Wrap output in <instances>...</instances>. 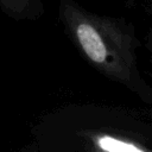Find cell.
I'll use <instances>...</instances> for the list:
<instances>
[{
    "mask_svg": "<svg viewBox=\"0 0 152 152\" xmlns=\"http://www.w3.org/2000/svg\"><path fill=\"white\" fill-rule=\"evenodd\" d=\"M77 37L78 40L88 55V57L96 62L102 63L107 57L106 46L97 33V31L89 24H81L77 27Z\"/></svg>",
    "mask_w": 152,
    "mask_h": 152,
    "instance_id": "1",
    "label": "cell"
},
{
    "mask_svg": "<svg viewBox=\"0 0 152 152\" xmlns=\"http://www.w3.org/2000/svg\"><path fill=\"white\" fill-rule=\"evenodd\" d=\"M99 146L107 152H144L132 144L114 139L112 137H102L99 139Z\"/></svg>",
    "mask_w": 152,
    "mask_h": 152,
    "instance_id": "2",
    "label": "cell"
}]
</instances>
